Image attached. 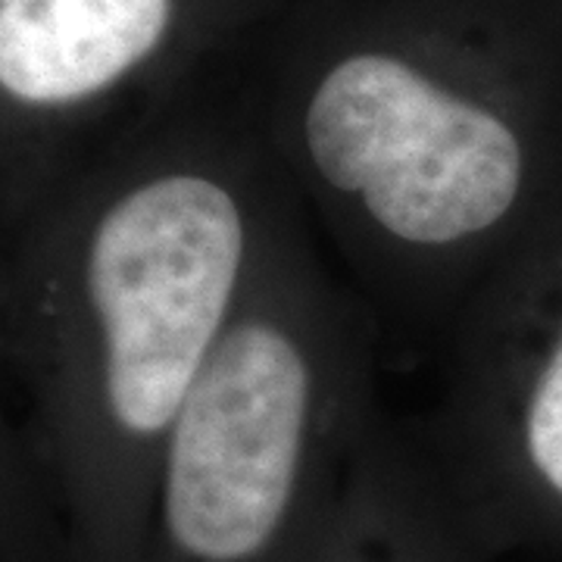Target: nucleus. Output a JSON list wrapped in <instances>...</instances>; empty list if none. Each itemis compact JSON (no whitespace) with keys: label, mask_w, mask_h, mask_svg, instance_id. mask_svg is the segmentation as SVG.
I'll return each mask as SVG.
<instances>
[{"label":"nucleus","mask_w":562,"mask_h":562,"mask_svg":"<svg viewBox=\"0 0 562 562\" xmlns=\"http://www.w3.org/2000/svg\"><path fill=\"white\" fill-rule=\"evenodd\" d=\"M491 297L487 422L435 472L494 553H562V222Z\"/></svg>","instance_id":"20e7f679"},{"label":"nucleus","mask_w":562,"mask_h":562,"mask_svg":"<svg viewBox=\"0 0 562 562\" xmlns=\"http://www.w3.org/2000/svg\"><path fill=\"white\" fill-rule=\"evenodd\" d=\"M310 194L387 272L503 276L562 222V144L384 47L325 66L297 122Z\"/></svg>","instance_id":"f03ea898"},{"label":"nucleus","mask_w":562,"mask_h":562,"mask_svg":"<svg viewBox=\"0 0 562 562\" xmlns=\"http://www.w3.org/2000/svg\"><path fill=\"white\" fill-rule=\"evenodd\" d=\"M238 166H128L54 244L35 382L72 562H140L162 443L262 266Z\"/></svg>","instance_id":"f257e3e1"},{"label":"nucleus","mask_w":562,"mask_h":562,"mask_svg":"<svg viewBox=\"0 0 562 562\" xmlns=\"http://www.w3.org/2000/svg\"><path fill=\"white\" fill-rule=\"evenodd\" d=\"M435 469L369 450L306 562H491Z\"/></svg>","instance_id":"423d86ee"},{"label":"nucleus","mask_w":562,"mask_h":562,"mask_svg":"<svg viewBox=\"0 0 562 562\" xmlns=\"http://www.w3.org/2000/svg\"><path fill=\"white\" fill-rule=\"evenodd\" d=\"M176 0H0V91L13 113L66 116L110 98L166 47Z\"/></svg>","instance_id":"39448f33"},{"label":"nucleus","mask_w":562,"mask_h":562,"mask_svg":"<svg viewBox=\"0 0 562 562\" xmlns=\"http://www.w3.org/2000/svg\"><path fill=\"white\" fill-rule=\"evenodd\" d=\"M262 272L162 443L140 562H306L366 457L328 325Z\"/></svg>","instance_id":"7ed1b4c3"}]
</instances>
